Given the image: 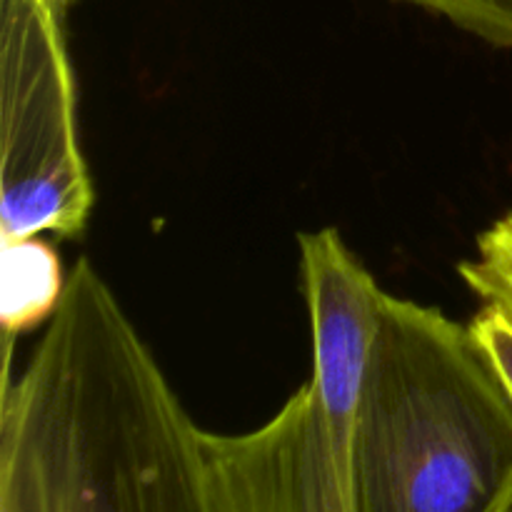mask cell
Listing matches in <instances>:
<instances>
[{"instance_id": "cell-1", "label": "cell", "mask_w": 512, "mask_h": 512, "mask_svg": "<svg viewBox=\"0 0 512 512\" xmlns=\"http://www.w3.org/2000/svg\"><path fill=\"white\" fill-rule=\"evenodd\" d=\"M0 512H218L203 430L90 260L3 393Z\"/></svg>"}, {"instance_id": "cell-2", "label": "cell", "mask_w": 512, "mask_h": 512, "mask_svg": "<svg viewBox=\"0 0 512 512\" xmlns=\"http://www.w3.org/2000/svg\"><path fill=\"white\" fill-rule=\"evenodd\" d=\"M350 478L355 512L512 503V395L470 325L383 293Z\"/></svg>"}, {"instance_id": "cell-3", "label": "cell", "mask_w": 512, "mask_h": 512, "mask_svg": "<svg viewBox=\"0 0 512 512\" xmlns=\"http://www.w3.org/2000/svg\"><path fill=\"white\" fill-rule=\"evenodd\" d=\"M58 18L45 0H3V243L43 233L75 238L93 208Z\"/></svg>"}, {"instance_id": "cell-4", "label": "cell", "mask_w": 512, "mask_h": 512, "mask_svg": "<svg viewBox=\"0 0 512 512\" xmlns=\"http://www.w3.org/2000/svg\"><path fill=\"white\" fill-rule=\"evenodd\" d=\"M203 453L218 512H355L350 448L310 383L250 433L203 430Z\"/></svg>"}, {"instance_id": "cell-5", "label": "cell", "mask_w": 512, "mask_h": 512, "mask_svg": "<svg viewBox=\"0 0 512 512\" xmlns=\"http://www.w3.org/2000/svg\"><path fill=\"white\" fill-rule=\"evenodd\" d=\"M305 300L313 328V378L333 438L353 448L355 413L373 355L383 290L348 250L338 230L298 238Z\"/></svg>"}, {"instance_id": "cell-6", "label": "cell", "mask_w": 512, "mask_h": 512, "mask_svg": "<svg viewBox=\"0 0 512 512\" xmlns=\"http://www.w3.org/2000/svg\"><path fill=\"white\" fill-rule=\"evenodd\" d=\"M65 280H60L58 260L38 238L5 243V295L3 323L8 338L13 330L53 313Z\"/></svg>"}, {"instance_id": "cell-7", "label": "cell", "mask_w": 512, "mask_h": 512, "mask_svg": "<svg viewBox=\"0 0 512 512\" xmlns=\"http://www.w3.org/2000/svg\"><path fill=\"white\" fill-rule=\"evenodd\" d=\"M458 273L483 305L512 320V213L478 235L475 258L463 260Z\"/></svg>"}, {"instance_id": "cell-8", "label": "cell", "mask_w": 512, "mask_h": 512, "mask_svg": "<svg viewBox=\"0 0 512 512\" xmlns=\"http://www.w3.org/2000/svg\"><path fill=\"white\" fill-rule=\"evenodd\" d=\"M445 18L455 28L512 50V0H395Z\"/></svg>"}, {"instance_id": "cell-9", "label": "cell", "mask_w": 512, "mask_h": 512, "mask_svg": "<svg viewBox=\"0 0 512 512\" xmlns=\"http://www.w3.org/2000/svg\"><path fill=\"white\" fill-rule=\"evenodd\" d=\"M470 328L478 335L483 348L488 350L490 360L495 363L500 378L508 385L512 395V320L500 310L483 305V310L475 315Z\"/></svg>"}, {"instance_id": "cell-10", "label": "cell", "mask_w": 512, "mask_h": 512, "mask_svg": "<svg viewBox=\"0 0 512 512\" xmlns=\"http://www.w3.org/2000/svg\"><path fill=\"white\" fill-rule=\"evenodd\" d=\"M45 3H48V5H50V8H53V10H55V13H58V15H60V13H63V10H65V8H68V5H70V3H73V0H45Z\"/></svg>"}, {"instance_id": "cell-11", "label": "cell", "mask_w": 512, "mask_h": 512, "mask_svg": "<svg viewBox=\"0 0 512 512\" xmlns=\"http://www.w3.org/2000/svg\"><path fill=\"white\" fill-rule=\"evenodd\" d=\"M503 512H512V503H510V505H508V508H505Z\"/></svg>"}]
</instances>
